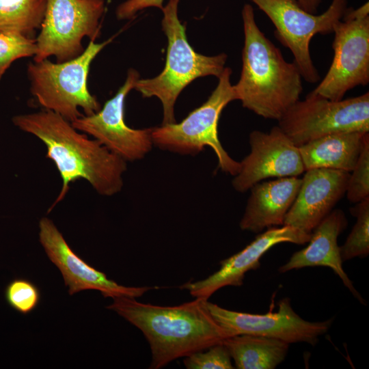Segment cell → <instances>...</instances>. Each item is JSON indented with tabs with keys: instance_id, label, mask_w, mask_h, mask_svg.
Instances as JSON below:
<instances>
[{
	"instance_id": "obj_1",
	"label": "cell",
	"mask_w": 369,
	"mask_h": 369,
	"mask_svg": "<svg viewBox=\"0 0 369 369\" xmlns=\"http://www.w3.org/2000/svg\"><path fill=\"white\" fill-rule=\"evenodd\" d=\"M12 122L44 143L46 157L54 163L59 173L62 189L49 212L64 199L70 183L77 180H87L104 196L114 195L122 190L126 161L97 140L80 133L60 115L44 109L16 115Z\"/></svg>"
},
{
	"instance_id": "obj_2",
	"label": "cell",
	"mask_w": 369,
	"mask_h": 369,
	"mask_svg": "<svg viewBox=\"0 0 369 369\" xmlns=\"http://www.w3.org/2000/svg\"><path fill=\"white\" fill-rule=\"evenodd\" d=\"M113 299L107 308L137 327L148 340L151 369L161 368L229 337L206 308L207 300L202 298L176 306L144 303L128 297Z\"/></svg>"
},
{
	"instance_id": "obj_3",
	"label": "cell",
	"mask_w": 369,
	"mask_h": 369,
	"mask_svg": "<svg viewBox=\"0 0 369 369\" xmlns=\"http://www.w3.org/2000/svg\"><path fill=\"white\" fill-rule=\"evenodd\" d=\"M242 19V70L232 85L236 100L262 118L278 121L299 100L303 78L296 64L286 62L260 29L251 5H244Z\"/></svg>"
},
{
	"instance_id": "obj_4",
	"label": "cell",
	"mask_w": 369,
	"mask_h": 369,
	"mask_svg": "<svg viewBox=\"0 0 369 369\" xmlns=\"http://www.w3.org/2000/svg\"><path fill=\"white\" fill-rule=\"evenodd\" d=\"M180 0H169L161 10V26L167 38L166 62L163 71L151 79H139L134 89L143 97L158 98L163 107V123L176 122L174 107L182 90L198 77L223 72L228 58L226 53L206 56L195 52L189 44L185 25L178 16Z\"/></svg>"
},
{
	"instance_id": "obj_5",
	"label": "cell",
	"mask_w": 369,
	"mask_h": 369,
	"mask_svg": "<svg viewBox=\"0 0 369 369\" xmlns=\"http://www.w3.org/2000/svg\"><path fill=\"white\" fill-rule=\"evenodd\" d=\"M113 39L101 43L90 40L79 56L66 62L45 59L29 63L31 94L44 109L70 122L83 115L79 108L85 115L96 113L101 107L96 97L89 92L87 77L92 61Z\"/></svg>"
},
{
	"instance_id": "obj_6",
	"label": "cell",
	"mask_w": 369,
	"mask_h": 369,
	"mask_svg": "<svg viewBox=\"0 0 369 369\" xmlns=\"http://www.w3.org/2000/svg\"><path fill=\"white\" fill-rule=\"evenodd\" d=\"M232 70L225 68L219 82L208 100L179 123L162 124L152 128L154 146L161 150L182 155H195L206 146L213 149L218 167L233 176L237 174L240 163L234 160L223 148L218 134L221 113L228 104L236 100L230 82Z\"/></svg>"
},
{
	"instance_id": "obj_7",
	"label": "cell",
	"mask_w": 369,
	"mask_h": 369,
	"mask_svg": "<svg viewBox=\"0 0 369 369\" xmlns=\"http://www.w3.org/2000/svg\"><path fill=\"white\" fill-rule=\"evenodd\" d=\"M333 57L325 77L312 92L331 100L369 83V3L346 8L334 26Z\"/></svg>"
},
{
	"instance_id": "obj_8",
	"label": "cell",
	"mask_w": 369,
	"mask_h": 369,
	"mask_svg": "<svg viewBox=\"0 0 369 369\" xmlns=\"http://www.w3.org/2000/svg\"><path fill=\"white\" fill-rule=\"evenodd\" d=\"M277 126L297 147L332 133H368L369 92L337 101L310 92L286 111Z\"/></svg>"
},
{
	"instance_id": "obj_9",
	"label": "cell",
	"mask_w": 369,
	"mask_h": 369,
	"mask_svg": "<svg viewBox=\"0 0 369 369\" xmlns=\"http://www.w3.org/2000/svg\"><path fill=\"white\" fill-rule=\"evenodd\" d=\"M105 10V0H46L33 61L54 56L64 62L79 56L83 38L99 37Z\"/></svg>"
},
{
	"instance_id": "obj_10",
	"label": "cell",
	"mask_w": 369,
	"mask_h": 369,
	"mask_svg": "<svg viewBox=\"0 0 369 369\" xmlns=\"http://www.w3.org/2000/svg\"><path fill=\"white\" fill-rule=\"evenodd\" d=\"M271 20L275 35L292 52L294 63L302 78L312 83L320 80L310 51V43L316 34L333 33L336 23L344 15L347 0H332L320 14H311L295 0H251Z\"/></svg>"
},
{
	"instance_id": "obj_11",
	"label": "cell",
	"mask_w": 369,
	"mask_h": 369,
	"mask_svg": "<svg viewBox=\"0 0 369 369\" xmlns=\"http://www.w3.org/2000/svg\"><path fill=\"white\" fill-rule=\"evenodd\" d=\"M139 79V72L130 68L124 84L96 113L71 122L77 131L91 135L109 150L125 161L144 159L154 146L152 128L135 129L124 120L125 100Z\"/></svg>"
},
{
	"instance_id": "obj_12",
	"label": "cell",
	"mask_w": 369,
	"mask_h": 369,
	"mask_svg": "<svg viewBox=\"0 0 369 369\" xmlns=\"http://www.w3.org/2000/svg\"><path fill=\"white\" fill-rule=\"evenodd\" d=\"M278 306L275 312L258 314L232 311L206 301L208 312L229 336L248 334L275 338L289 344L306 342L314 346L333 322L332 318L322 322L303 319L294 311L288 298L281 299Z\"/></svg>"
},
{
	"instance_id": "obj_13",
	"label": "cell",
	"mask_w": 369,
	"mask_h": 369,
	"mask_svg": "<svg viewBox=\"0 0 369 369\" xmlns=\"http://www.w3.org/2000/svg\"><path fill=\"white\" fill-rule=\"evenodd\" d=\"M250 152L240 163L232 184L244 193L255 184L271 178L297 177L305 172L299 147L278 126L269 133L253 131L249 137Z\"/></svg>"
},
{
	"instance_id": "obj_14",
	"label": "cell",
	"mask_w": 369,
	"mask_h": 369,
	"mask_svg": "<svg viewBox=\"0 0 369 369\" xmlns=\"http://www.w3.org/2000/svg\"><path fill=\"white\" fill-rule=\"evenodd\" d=\"M39 240L49 260L59 269L68 293L72 295L86 290H96L105 297H141L159 287H127L107 278L106 275L90 266L70 248L52 220L39 221Z\"/></svg>"
},
{
	"instance_id": "obj_15",
	"label": "cell",
	"mask_w": 369,
	"mask_h": 369,
	"mask_svg": "<svg viewBox=\"0 0 369 369\" xmlns=\"http://www.w3.org/2000/svg\"><path fill=\"white\" fill-rule=\"evenodd\" d=\"M311 233L286 225L268 228L242 250L221 260L217 271L204 279L184 283L180 288L195 298L208 300L221 288L241 286L245 273L259 268L260 258L273 246L282 243L303 245L310 241Z\"/></svg>"
},
{
	"instance_id": "obj_16",
	"label": "cell",
	"mask_w": 369,
	"mask_h": 369,
	"mask_svg": "<svg viewBox=\"0 0 369 369\" xmlns=\"http://www.w3.org/2000/svg\"><path fill=\"white\" fill-rule=\"evenodd\" d=\"M349 176L350 172L327 168L305 171L284 225L311 233L346 193Z\"/></svg>"
},
{
	"instance_id": "obj_17",
	"label": "cell",
	"mask_w": 369,
	"mask_h": 369,
	"mask_svg": "<svg viewBox=\"0 0 369 369\" xmlns=\"http://www.w3.org/2000/svg\"><path fill=\"white\" fill-rule=\"evenodd\" d=\"M348 221L344 213L333 210L312 231L309 244L295 252L289 260L278 269L280 273L310 266H327L340 277L344 285L361 303L364 299L353 286L342 266L338 238L346 229Z\"/></svg>"
},
{
	"instance_id": "obj_18",
	"label": "cell",
	"mask_w": 369,
	"mask_h": 369,
	"mask_svg": "<svg viewBox=\"0 0 369 369\" xmlns=\"http://www.w3.org/2000/svg\"><path fill=\"white\" fill-rule=\"evenodd\" d=\"M301 182V178L297 177H284L252 186L239 223L241 229L260 233L266 228L284 226Z\"/></svg>"
},
{
	"instance_id": "obj_19",
	"label": "cell",
	"mask_w": 369,
	"mask_h": 369,
	"mask_svg": "<svg viewBox=\"0 0 369 369\" xmlns=\"http://www.w3.org/2000/svg\"><path fill=\"white\" fill-rule=\"evenodd\" d=\"M368 133L352 131L327 135L299 147L305 171L327 168L351 172Z\"/></svg>"
},
{
	"instance_id": "obj_20",
	"label": "cell",
	"mask_w": 369,
	"mask_h": 369,
	"mask_svg": "<svg viewBox=\"0 0 369 369\" xmlns=\"http://www.w3.org/2000/svg\"><path fill=\"white\" fill-rule=\"evenodd\" d=\"M223 344L238 369H274L285 359L290 346L281 340L248 334L229 336Z\"/></svg>"
},
{
	"instance_id": "obj_21",
	"label": "cell",
	"mask_w": 369,
	"mask_h": 369,
	"mask_svg": "<svg viewBox=\"0 0 369 369\" xmlns=\"http://www.w3.org/2000/svg\"><path fill=\"white\" fill-rule=\"evenodd\" d=\"M46 0H0V32L32 38L40 28Z\"/></svg>"
},
{
	"instance_id": "obj_22",
	"label": "cell",
	"mask_w": 369,
	"mask_h": 369,
	"mask_svg": "<svg viewBox=\"0 0 369 369\" xmlns=\"http://www.w3.org/2000/svg\"><path fill=\"white\" fill-rule=\"evenodd\" d=\"M357 218L345 243L340 247L343 262L355 258H365L369 254V197L350 209Z\"/></svg>"
},
{
	"instance_id": "obj_23",
	"label": "cell",
	"mask_w": 369,
	"mask_h": 369,
	"mask_svg": "<svg viewBox=\"0 0 369 369\" xmlns=\"http://www.w3.org/2000/svg\"><path fill=\"white\" fill-rule=\"evenodd\" d=\"M4 297L11 308L21 314L27 315L39 305L41 292L38 286L31 280L16 277L5 286Z\"/></svg>"
},
{
	"instance_id": "obj_24",
	"label": "cell",
	"mask_w": 369,
	"mask_h": 369,
	"mask_svg": "<svg viewBox=\"0 0 369 369\" xmlns=\"http://www.w3.org/2000/svg\"><path fill=\"white\" fill-rule=\"evenodd\" d=\"M36 53L35 38L17 33L0 32V81L13 62L34 57Z\"/></svg>"
},
{
	"instance_id": "obj_25",
	"label": "cell",
	"mask_w": 369,
	"mask_h": 369,
	"mask_svg": "<svg viewBox=\"0 0 369 369\" xmlns=\"http://www.w3.org/2000/svg\"><path fill=\"white\" fill-rule=\"evenodd\" d=\"M350 174L346 195L351 203L369 197V135L364 142L357 163Z\"/></svg>"
},
{
	"instance_id": "obj_26",
	"label": "cell",
	"mask_w": 369,
	"mask_h": 369,
	"mask_svg": "<svg viewBox=\"0 0 369 369\" xmlns=\"http://www.w3.org/2000/svg\"><path fill=\"white\" fill-rule=\"evenodd\" d=\"M232 358L223 342L185 357L187 369H232Z\"/></svg>"
},
{
	"instance_id": "obj_27",
	"label": "cell",
	"mask_w": 369,
	"mask_h": 369,
	"mask_svg": "<svg viewBox=\"0 0 369 369\" xmlns=\"http://www.w3.org/2000/svg\"><path fill=\"white\" fill-rule=\"evenodd\" d=\"M164 0H126L116 8L115 15L118 20H126L133 18L135 14L148 8L154 7L163 9Z\"/></svg>"
},
{
	"instance_id": "obj_28",
	"label": "cell",
	"mask_w": 369,
	"mask_h": 369,
	"mask_svg": "<svg viewBox=\"0 0 369 369\" xmlns=\"http://www.w3.org/2000/svg\"><path fill=\"white\" fill-rule=\"evenodd\" d=\"M301 8L311 14H316L323 0H295Z\"/></svg>"
}]
</instances>
